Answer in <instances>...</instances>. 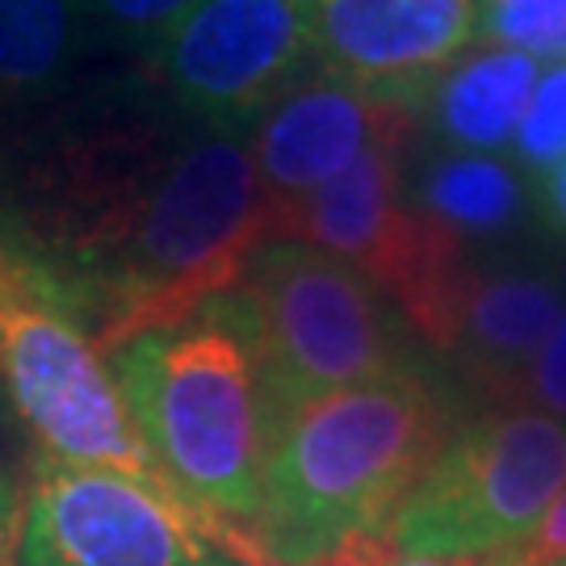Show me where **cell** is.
<instances>
[{
  "mask_svg": "<svg viewBox=\"0 0 566 566\" xmlns=\"http://www.w3.org/2000/svg\"><path fill=\"white\" fill-rule=\"evenodd\" d=\"M264 243L248 139L193 122L151 81L63 105L0 164V248L105 357L235 290Z\"/></svg>",
  "mask_w": 566,
  "mask_h": 566,
  "instance_id": "obj_1",
  "label": "cell"
},
{
  "mask_svg": "<svg viewBox=\"0 0 566 566\" xmlns=\"http://www.w3.org/2000/svg\"><path fill=\"white\" fill-rule=\"evenodd\" d=\"M465 411L437 369H407L298 411L269 449L248 546L261 566H332L382 542Z\"/></svg>",
  "mask_w": 566,
  "mask_h": 566,
  "instance_id": "obj_2",
  "label": "cell"
},
{
  "mask_svg": "<svg viewBox=\"0 0 566 566\" xmlns=\"http://www.w3.org/2000/svg\"><path fill=\"white\" fill-rule=\"evenodd\" d=\"M105 361L156 474L202 521L248 542L273 420L231 290L185 324L126 340Z\"/></svg>",
  "mask_w": 566,
  "mask_h": 566,
  "instance_id": "obj_3",
  "label": "cell"
},
{
  "mask_svg": "<svg viewBox=\"0 0 566 566\" xmlns=\"http://www.w3.org/2000/svg\"><path fill=\"white\" fill-rule=\"evenodd\" d=\"M231 298L261 365L273 441L327 395L424 365V344L378 285L311 243H264Z\"/></svg>",
  "mask_w": 566,
  "mask_h": 566,
  "instance_id": "obj_4",
  "label": "cell"
},
{
  "mask_svg": "<svg viewBox=\"0 0 566 566\" xmlns=\"http://www.w3.org/2000/svg\"><path fill=\"white\" fill-rule=\"evenodd\" d=\"M566 491V424L528 407L465 411L386 528L424 563H479L525 542Z\"/></svg>",
  "mask_w": 566,
  "mask_h": 566,
  "instance_id": "obj_5",
  "label": "cell"
},
{
  "mask_svg": "<svg viewBox=\"0 0 566 566\" xmlns=\"http://www.w3.org/2000/svg\"><path fill=\"white\" fill-rule=\"evenodd\" d=\"M0 382L21 424L39 441V458L105 465L156 479L114 369L88 327L13 252L0 248Z\"/></svg>",
  "mask_w": 566,
  "mask_h": 566,
  "instance_id": "obj_6",
  "label": "cell"
},
{
  "mask_svg": "<svg viewBox=\"0 0 566 566\" xmlns=\"http://www.w3.org/2000/svg\"><path fill=\"white\" fill-rule=\"evenodd\" d=\"M252 546L202 521L168 483L39 458L13 566H252Z\"/></svg>",
  "mask_w": 566,
  "mask_h": 566,
  "instance_id": "obj_7",
  "label": "cell"
},
{
  "mask_svg": "<svg viewBox=\"0 0 566 566\" xmlns=\"http://www.w3.org/2000/svg\"><path fill=\"white\" fill-rule=\"evenodd\" d=\"M311 72L306 0H198L147 55V81L219 130L252 126Z\"/></svg>",
  "mask_w": 566,
  "mask_h": 566,
  "instance_id": "obj_8",
  "label": "cell"
},
{
  "mask_svg": "<svg viewBox=\"0 0 566 566\" xmlns=\"http://www.w3.org/2000/svg\"><path fill=\"white\" fill-rule=\"evenodd\" d=\"M315 72L395 105L428 102L432 84L479 42V0H306Z\"/></svg>",
  "mask_w": 566,
  "mask_h": 566,
  "instance_id": "obj_9",
  "label": "cell"
},
{
  "mask_svg": "<svg viewBox=\"0 0 566 566\" xmlns=\"http://www.w3.org/2000/svg\"><path fill=\"white\" fill-rule=\"evenodd\" d=\"M416 109L357 84L311 72L264 109L252 130V168L264 198L269 243L294 206L382 143H411Z\"/></svg>",
  "mask_w": 566,
  "mask_h": 566,
  "instance_id": "obj_10",
  "label": "cell"
},
{
  "mask_svg": "<svg viewBox=\"0 0 566 566\" xmlns=\"http://www.w3.org/2000/svg\"><path fill=\"white\" fill-rule=\"evenodd\" d=\"M563 311L558 285L537 273H474L453 340L441 353L462 386L465 411L512 407L516 386L549 340L554 324L563 319Z\"/></svg>",
  "mask_w": 566,
  "mask_h": 566,
  "instance_id": "obj_11",
  "label": "cell"
},
{
  "mask_svg": "<svg viewBox=\"0 0 566 566\" xmlns=\"http://www.w3.org/2000/svg\"><path fill=\"white\" fill-rule=\"evenodd\" d=\"M542 60L504 42H474L446 67L428 93V114L437 135L453 151L500 156L516 139Z\"/></svg>",
  "mask_w": 566,
  "mask_h": 566,
  "instance_id": "obj_12",
  "label": "cell"
},
{
  "mask_svg": "<svg viewBox=\"0 0 566 566\" xmlns=\"http://www.w3.org/2000/svg\"><path fill=\"white\" fill-rule=\"evenodd\" d=\"M93 34L84 0H0V114L60 102Z\"/></svg>",
  "mask_w": 566,
  "mask_h": 566,
  "instance_id": "obj_13",
  "label": "cell"
},
{
  "mask_svg": "<svg viewBox=\"0 0 566 566\" xmlns=\"http://www.w3.org/2000/svg\"><path fill=\"white\" fill-rule=\"evenodd\" d=\"M416 206H424L462 243L507 235L528 214V189L521 172L500 156L446 151L428 164L416 185Z\"/></svg>",
  "mask_w": 566,
  "mask_h": 566,
  "instance_id": "obj_14",
  "label": "cell"
},
{
  "mask_svg": "<svg viewBox=\"0 0 566 566\" xmlns=\"http://www.w3.org/2000/svg\"><path fill=\"white\" fill-rule=\"evenodd\" d=\"M507 151L528 177H546L549 168L566 160V63L542 67Z\"/></svg>",
  "mask_w": 566,
  "mask_h": 566,
  "instance_id": "obj_15",
  "label": "cell"
},
{
  "mask_svg": "<svg viewBox=\"0 0 566 566\" xmlns=\"http://www.w3.org/2000/svg\"><path fill=\"white\" fill-rule=\"evenodd\" d=\"M486 42L516 46L533 60L566 63V0H528V4H483Z\"/></svg>",
  "mask_w": 566,
  "mask_h": 566,
  "instance_id": "obj_16",
  "label": "cell"
},
{
  "mask_svg": "<svg viewBox=\"0 0 566 566\" xmlns=\"http://www.w3.org/2000/svg\"><path fill=\"white\" fill-rule=\"evenodd\" d=\"M198 0H84L88 18L97 25V34L118 42L135 55H151L168 30L193 9Z\"/></svg>",
  "mask_w": 566,
  "mask_h": 566,
  "instance_id": "obj_17",
  "label": "cell"
},
{
  "mask_svg": "<svg viewBox=\"0 0 566 566\" xmlns=\"http://www.w3.org/2000/svg\"><path fill=\"white\" fill-rule=\"evenodd\" d=\"M512 407H528V411H542V416H554L566 424V311L516 386Z\"/></svg>",
  "mask_w": 566,
  "mask_h": 566,
  "instance_id": "obj_18",
  "label": "cell"
},
{
  "mask_svg": "<svg viewBox=\"0 0 566 566\" xmlns=\"http://www.w3.org/2000/svg\"><path fill=\"white\" fill-rule=\"evenodd\" d=\"M554 558H566V491L549 504V512L533 525L525 542H516L504 554H491V558H479V563H462V566H542L554 563Z\"/></svg>",
  "mask_w": 566,
  "mask_h": 566,
  "instance_id": "obj_19",
  "label": "cell"
},
{
  "mask_svg": "<svg viewBox=\"0 0 566 566\" xmlns=\"http://www.w3.org/2000/svg\"><path fill=\"white\" fill-rule=\"evenodd\" d=\"M537 214L549 235L566 243V160L549 168L546 177H537Z\"/></svg>",
  "mask_w": 566,
  "mask_h": 566,
  "instance_id": "obj_20",
  "label": "cell"
},
{
  "mask_svg": "<svg viewBox=\"0 0 566 566\" xmlns=\"http://www.w3.org/2000/svg\"><path fill=\"white\" fill-rule=\"evenodd\" d=\"M332 566H462V563H424V558H403V554H395L386 542H365V546L340 554Z\"/></svg>",
  "mask_w": 566,
  "mask_h": 566,
  "instance_id": "obj_21",
  "label": "cell"
},
{
  "mask_svg": "<svg viewBox=\"0 0 566 566\" xmlns=\"http://www.w3.org/2000/svg\"><path fill=\"white\" fill-rule=\"evenodd\" d=\"M18 512L21 500L13 483L0 474V566H13V546H18Z\"/></svg>",
  "mask_w": 566,
  "mask_h": 566,
  "instance_id": "obj_22",
  "label": "cell"
},
{
  "mask_svg": "<svg viewBox=\"0 0 566 566\" xmlns=\"http://www.w3.org/2000/svg\"><path fill=\"white\" fill-rule=\"evenodd\" d=\"M483 4H528V0H483Z\"/></svg>",
  "mask_w": 566,
  "mask_h": 566,
  "instance_id": "obj_23",
  "label": "cell"
},
{
  "mask_svg": "<svg viewBox=\"0 0 566 566\" xmlns=\"http://www.w3.org/2000/svg\"><path fill=\"white\" fill-rule=\"evenodd\" d=\"M542 566H566V558H554V563H542Z\"/></svg>",
  "mask_w": 566,
  "mask_h": 566,
  "instance_id": "obj_24",
  "label": "cell"
},
{
  "mask_svg": "<svg viewBox=\"0 0 566 566\" xmlns=\"http://www.w3.org/2000/svg\"><path fill=\"white\" fill-rule=\"evenodd\" d=\"M252 566H261V563H252Z\"/></svg>",
  "mask_w": 566,
  "mask_h": 566,
  "instance_id": "obj_25",
  "label": "cell"
}]
</instances>
